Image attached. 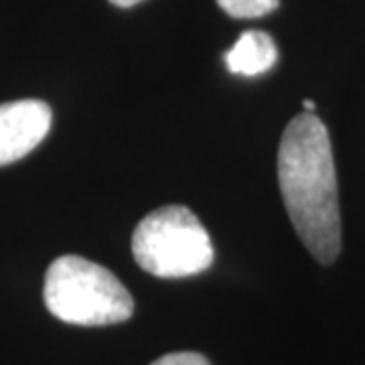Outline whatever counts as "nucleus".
I'll return each mask as SVG.
<instances>
[{"label": "nucleus", "mask_w": 365, "mask_h": 365, "mask_svg": "<svg viewBox=\"0 0 365 365\" xmlns=\"http://www.w3.org/2000/svg\"><path fill=\"white\" fill-rule=\"evenodd\" d=\"M43 299L49 313L69 325H118L134 313L130 292L114 274L71 254L47 268Z\"/></svg>", "instance_id": "obj_2"}, {"label": "nucleus", "mask_w": 365, "mask_h": 365, "mask_svg": "<svg viewBox=\"0 0 365 365\" xmlns=\"http://www.w3.org/2000/svg\"><path fill=\"white\" fill-rule=\"evenodd\" d=\"M302 106H304V112H309V114H314V102H313V100H304V102H302Z\"/></svg>", "instance_id": "obj_9"}, {"label": "nucleus", "mask_w": 365, "mask_h": 365, "mask_svg": "<svg viewBox=\"0 0 365 365\" xmlns=\"http://www.w3.org/2000/svg\"><path fill=\"white\" fill-rule=\"evenodd\" d=\"M150 365H211L201 355V353L193 351H179V353H169V355H163L160 359L153 361Z\"/></svg>", "instance_id": "obj_7"}, {"label": "nucleus", "mask_w": 365, "mask_h": 365, "mask_svg": "<svg viewBox=\"0 0 365 365\" xmlns=\"http://www.w3.org/2000/svg\"><path fill=\"white\" fill-rule=\"evenodd\" d=\"M132 254L144 272L158 278H187L213 264L209 232L191 209L167 205L148 213L132 235Z\"/></svg>", "instance_id": "obj_3"}, {"label": "nucleus", "mask_w": 365, "mask_h": 365, "mask_svg": "<svg viewBox=\"0 0 365 365\" xmlns=\"http://www.w3.org/2000/svg\"><path fill=\"white\" fill-rule=\"evenodd\" d=\"M278 61L272 37L264 31H246L225 53V66L234 76L256 78L270 71Z\"/></svg>", "instance_id": "obj_5"}, {"label": "nucleus", "mask_w": 365, "mask_h": 365, "mask_svg": "<svg viewBox=\"0 0 365 365\" xmlns=\"http://www.w3.org/2000/svg\"><path fill=\"white\" fill-rule=\"evenodd\" d=\"M280 0H217L220 9L234 19H258L278 9Z\"/></svg>", "instance_id": "obj_6"}, {"label": "nucleus", "mask_w": 365, "mask_h": 365, "mask_svg": "<svg viewBox=\"0 0 365 365\" xmlns=\"http://www.w3.org/2000/svg\"><path fill=\"white\" fill-rule=\"evenodd\" d=\"M112 4H116L120 9H130L134 4H138V2H143V0H110Z\"/></svg>", "instance_id": "obj_8"}, {"label": "nucleus", "mask_w": 365, "mask_h": 365, "mask_svg": "<svg viewBox=\"0 0 365 365\" xmlns=\"http://www.w3.org/2000/svg\"><path fill=\"white\" fill-rule=\"evenodd\" d=\"M278 182L304 248L321 264L335 262L341 250L337 173L327 126L314 114L288 122L278 148Z\"/></svg>", "instance_id": "obj_1"}, {"label": "nucleus", "mask_w": 365, "mask_h": 365, "mask_svg": "<svg viewBox=\"0 0 365 365\" xmlns=\"http://www.w3.org/2000/svg\"><path fill=\"white\" fill-rule=\"evenodd\" d=\"M51 108L41 100L0 104V167L35 150L51 128Z\"/></svg>", "instance_id": "obj_4"}]
</instances>
